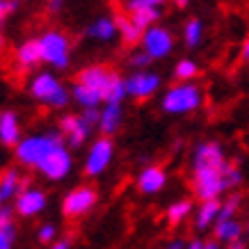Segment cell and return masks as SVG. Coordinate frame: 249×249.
<instances>
[{
  "label": "cell",
  "mask_w": 249,
  "mask_h": 249,
  "mask_svg": "<svg viewBox=\"0 0 249 249\" xmlns=\"http://www.w3.org/2000/svg\"><path fill=\"white\" fill-rule=\"evenodd\" d=\"M25 188L21 181V176L16 169H5L0 174V206L9 204L12 199H16V195Z\"/></svg>",
  "instance_id": "obj_18"
},
{
  "label": "cell",
  "mask_w": 249,
  "mask_h": 249,
  "mask_svg": "<svg viewBox=\"0 0 249 249\" xmlns=\"http://www.w3.org/2000/svg\"><path fill=\"white\" fill-rule=\"evenodd\" d=\"M71 96L83 107H91L101 106L106 101H124V96L128 94H126V80L112 67L91 64L78 71Z\"/></svg>",
  "instance_id": "obj_2"
},
{
  "label": "cell",
  "mask_w": 249,
  "mask_h": 249,
  "mask_svg": "<svg viewBox=\"0 0 249 249\" xmlns=\"http://www.w3.org/2000/svg\"><path fill=\"white\" fill-rule=\"evenodd\" d=\"M117 35H119L117 18H110V16L96 18V21L91 23V25H87V30H85V37L94 39V41H112Z\"/></svg>",
  "instance_id": "obj_17"
},
{
  "label": "cell",
  "mask_w": 249,
  "mask_h": 249,
  "mask_svg": "<svg viewBox=\"0 0 249 249\" xmlns=\"http://www.w3.org/2000/svg\"><path fill=\"white\" fill-rule=\"evenodd\" d=\"M114 158V144L110 140V135H103L94 140L89 146V151H87V158H85V174L87 176H98V174H103L110 167Z\"/></svg>",
  "instance_id": "obj_9"
},
{
  "label": "cell",
  "mask_w": 249,
  "mask_h": 249,
  "mask_svg": "<svg viewBox=\"0 0 249 249\" xmlns=\"http://www.w3.org/2000/svg\"><path fill=\"white\" fill-rule=\"evenodd\" d=\"M55 238H57V231H55L53 224H41L37 231V240L41 242V245H53Z\"/></svg>",
  "instance_id": "obj_30"
},
{
  "label": "cell",
  "mask_w": 249,
  "mask_h": 249,
  "mask_svg": "<svg viewBox=\"0 0 249 249\" xmlns=\"http://www.w3.org/2000/svg\"><path fill=\"white\" fill-rule=\"evenodd\" d=\"M190 213H192V201L190 199H181V201H176V204H172L167 208V222L172 227H178Z\"/></svg>",
  "instance_id": "obj_24"
},
{
  "label": "cell",
  "mask_w": 249,
  "mask_h": 249,
  "mask_svg": "<svg viewBox=\"0 0 249 249\" xmlns=\"http://www.w3.org/2000/svg\"><path fill=\"white\" fill-rule=\"evenodd\" d=\"M16 2H21V0H16Z\"/></svg>",
  "instance_id": "obj_42"
},
{
  "label": "cell",
  "mask_w": 249,
  "mask_h": 249,
  "mask_svg": "<svg viewBox=\"0 0 249 249\" xmlns=\"http://www.w3.org/2000/svg\"><path fill=\"white\" fill-rule=\"evenodd\" d=\"M242 57H245V60L249 62V39L245 41V46H242Z\"/></svg>",
  "instance_id": "obj_39"
},
{
  "label": "cell",
  "mask_w": 249,
  "mask_h": 249,
  "mask_svg": "<svg viewBox=\"0 0 249 249\" xmlns=\"http://www.w3.org/2000/svg\"><path fill=\"white\" fill-rule=\"evenodd\" d=\"M53 249H67V247H71V240H67V238H62V240H55L53 245H51Z\"/></svg>",
  "instance_id": "obj_36"
},
{
  "label": "cell",
  "mask_w": 249,
  "mask_h": 249,
  "mask_svg": "<svg viewBox=\"0 0 249 249\" xmlns=\"http://www.w3.org/2000/svg\"><path fill=\"white\" fill-rule=\"evenodd\" d=\"M2 48H5V37L0 35V51H2Z\"/></svg>",
  "instance_id": "obj_41"
},
{
  "label": "cell",
  "mask_w": 249,
  "mask_h": 249,
  "mask_svg": "<svg viewBox=\"0 0 249 249\" xmlns=\"http://www.w3.org/2000/svg\"><path fill=\"white\" fill-rule=\"evenodd\" d=\"M201 37H204V23L199 18H190L183 28V39H185V46L188 48H196L201 44Z\"/></svg>",
  "instance_id": "obj_23"
},
{
  "label": "cell",
  "mask_w": 249,
  "mask_h": 249,
  "mask_svg": "<svg viewBox=\"0 0 249 249\" xmlns=\"http://www.w3.org/2000/svg\"><path fill=\"white\" fill-rule=\"evenodd\" d=\"M219 199H206L201 201V206L196 208V217H195V227L199 231H206L208 227H213L215 222H217V215H219Z\"/></svg>",
  "instance_id": "obj_20"
},
{
  "label": "cell",
  "mask_w": 249,
  "mask_h": 249,
  "mask_svg": "<svg viewBox=\"0 0 249 249\" xmlns=\"http://www.w3.org/2000/svg\"><path fill=\"white\" fill-rule=\"evenodd\" d=\"M16 242V229L14 224L0 227V249H12Z\"/></svg>",
  "instance_id": "obj_28"
},
{
  "label": "cell",
  "mask_w": 249,
  "mask_h": 249,
  "mask_svg": "<svg viewBox=\"0 0 249 249\" xmlns=\"http://www.w3.org/2000/svg\"><path fill=\"white\" fill-rule=\"evenodd\" d=\"M227 162L224 151L217 142H201L196 144L192 156V190L199 201L206 199H219V195L229 190Z\"/></svg>",
  "instance_id": "obj_1"
},
{
  "label": "cell",
  "mask_w": 249,
  "mask_h": 249,
  "mask_svg": "<svg viewBox=\"0 0 249 249\" xmlns=\"http://www.w3.org/2000/svg\"><path fill=\"white\" fill-rule=\"evenodd\" d=\"M247 231H249V227H247Z\"/></svg>",
  "instance_id": "obj_43"
},
{
  "label": "cell",
  "mask_w": 249,
  "mask_h": 249,
  "mask_svg": "<svg viewBox=\"0 0 249 249\" xmlns=\"http://www.w3.org/2000/svg\"><path fill=\"white\" fill-rule=\"evenodd\" d=\"M238 206H240V195L229 196L227 201L222 204V208H219L217 222H222V219H231V217H233V215H235V211H238Z\"/></svg>",
  "instance_id": "obj_27"
},
{
  "label": "cell",
  "mask_w": 249,
  "mask_h": 249,
  "mask_svg": "<svg viewBox=\"0 0 249 249\" xmlns=\"http://www.w3.org/2000/svg\"><path fill=\"white\" fill-rule=\"evenodd\" d=\"M165 0H124V9L126 12H135V9H142V7H162Z\"/></svg>",
  "instance_id": "obj_29"
},
{
  "label": "cell",
  "mask_w": 249,
  "mask_h": 249,
  "mask_svg": "<svg viewBox=\"0 0 249 249\" xmlns=\"http://www.w3.org/2000/svg\"><path fill=\"white\" fill-rule=\"evenodd\" d=\"M130 18L142 28V30H146V28H151L153 23L160 18V7H142V9H135V12H130Z\"/></svg>",
  "instance_id": "obj_25"
},
{
  "label": "cell",
  "mask_w": 249,
  "mask_h": 249,
  "mask_svg": "<svg viewBox=\"0 0 249 249\" xmlns=\"http://www.w3.org/2000/svg\"><path fill=\"white\" fill-rule=\"evenodd\" d=\"M199 76V67H196L195 60H178L176 67H174V78L176 80H192V78Z\"/></svg>",
  "instance_id": "obj_26"
},
{
  "label": "cell",
  "mask_w": 249,
  "mask_h": 249,
  "mask_svg": "<svg viewBox=\"0 0 249 249\" xmlns=\"http://www.w3.org/2000/svg\"><path fill=\"white\" fill-rule=\"evenodd\" d=\"M135 185L142 195H158L160 190H165L167 185V172L162 167H156V165L146 167V169L140 172Z\"/></svg>",
  "instance_id": "obj_15"
},
{
  "label": "cell",
  "mask_w": 249,
  "mask_h": 249,
  "mask_svg": "<svg viewBox=\"0 0 249 249\" xmlns=\"http://www.w3.org/2000/svg\"><path fill=\"white\" fill-rule=\"evenodd\" d=\"M16 9V0H0V23Z\"/></svg>",
  "instance_id": "obj_34"
},
{
  "label": "cell",
  "mask_w": 249,
  "mask_h": 249,
  "mask_svg": "<svg viewBox=\"0 0 249 249\" xmlns=\"http://www.w3.org/2000/svg\"><path fill=\"white\" fill-rule=\"evenodd\" d=\"M167 247H169V249H183V247H188V245H185L183 240H172Z\"/></svg>",
  "instance_id": "obj_38"
},
{
  "label": "cell",
  "mask_w": 249,
  "mask_h": 249,
  "mask_svg": "<svg viewBox=\"0 0 249 249\" xmlns=\"http://www.w3.org/2000/svg\"><path fill=\"white\" fill-rule=\"evenodd\" d=\"M62 2H64V0H46V7H48V12H60Z\"/></svg>",
  "instance_id": "obj_35"
},
{
  "label": "cell",
  "mask_w": 249,
  "mask_h": 249,
  "mask_svg": "<svg viewBox=\"0 0 249 249\" xmlns=\"http://www.w3.org/2000/svg\"><path fill=\"white\" fill-rule=\"evenodd\" d=\"M160 89V76L146 69H140L126 78V94L135 101H146Z\"/></svg>",
  "instance_id": "obj_11"
},
{
  "label": "cell",
  "mask_w": 249,
  "mask_h": 249,
  "mask_svg": "<svg viewBox=\"0 0 249 249\" xmlns=\"http://www.w3.org/2000/svg\"><path fill=\"white\" fill-rule=\"evenodd\" d=\"M188 247L190 249H206V240H192Z\"/></svg>",
  "instance_id": "obj_37"
},
{
  "label": "cell",
  "mask_w": 249,
  "mask_h": 249,
  "mask_svg": "<svg viewBox=\"0 0 249 249\" xmlns=\"http://www.w3.org/2000/svg\"><path fill=\"white\" fill-rule=\"evenodd\" d=\"M204 103V91L201 87L190 80H183V83L174 85L165 91V96L160 101V107L162 112L167 114H190L199 110Z\"/></svg>",
  "instance_id": "obj_4"
},
{
  "label": "cell",
  "mask_w": 249,
  "mask_h": 249,
  "mask_svg": "<svg viewBox=\"0 0 249 249\" xmlns=\"http://www.w3.org/2000/svg\"><path fill=\"white\" fill-rule=\"evenodd\" d=\"M14 213H16V208H12V206H7V204L0 206V227L14 224Z\"/></svg>",
  "instance_id": "obj_31"
},
{
  "label": "cell",
  "mask_w": 249,
  "mask_h": 249,
  "mask_svg": "<svg viewBox=\"0 0 249 249\" xmlns=\"http://www.w3.org/2000/svg\"><path fill=\"white\" fill-rule=\"evenodd\" d=\"M71 167H73V158L69 153L67 144H60L55 151L48 153V158L37 167V172L44 174L48 181H64L71 174Z\"/></svg>",
  "instance_id": "obj_10"
},
{
  "label": "cell",
  "mask_w": 249,
  "mask_h": 249,
  "mask_svg": "<svg viewBox=\"0 0 249 249\" xmlns=\"http://www.w3.org/2000/svg\"><path fill=\"white\" fill-rule=\"evenodd\" d=\"M190 2H192V0H174V5H176V7H188Z\"/></svg>",
  "instance_id": "obj_40"
},
{
  "label": "cell",
  "mask_w": 249,
  "mask_h": 249,
  "mask_svg": "<svg viewBox=\"0 0 249 249\" xmlns=\"http://www.w3.org/2000/svg\"><path fill=\"white\" fill-rule=\"evenodd\" d=\"M151 57L144 53V51H140V53H135V55H130V64H135V67H140V69H144V67H149L151 64Z\"/></svg>",
  "instance_id": "obj_33"
},
{
  "label": "cell",
  "mask_w": 249,
  "mask_h": 249,
  "mask_svg": "<svg viewBox=\"0 0 249 249\" xmlns=\"http://www.w3.org/2000/svg\"><path fill=\"white\" fill-rule=\"evenodd\" d=\"M16 62L21 69H32L41 64V48H39V39H28L18 46L16 51Z\"/></svg>",
  "instance_id": "obj_19"
},
{
  "label": "cell",
  "mask_w": 249,
  "mask_h": 249,
  "mask_svg": "<svg viewBox=\"0 0 249 249\" xmlns=\"http://www.w3.org/2000/svg\"><path fill=\"white\" fill-rule=\"evenodd\" d=\"M174 35L167 28H160V25H151L142 32V39H140V46L142 51L151 60H165L169 57L174 51Z\"/></svg>",
  "instance_id": "obj_7"
},
{
  "label": "cell",
  "mask_w": 249,
  "mask_h": 249,
  "mask_svg": "<svg viewBox=\"0 0 249 249\" xmlns=\"http://www.w3.org/2000/svg\"><path fill=\"white\" fill-rule=\"evenodd\" d=\"M91 128L94 126L85 119L83 114H69V117H62L60 121V133L64 135V140H67L71 149H80L87 142Z\"/></svg>",
  "instance_id": "obj_12"
},
{
  "label": "cell",
  "mask_w": 249,
  "mask_h": 249,
  "mask_svg": "<svg viewBox=\"0 0 249 249\" xmlns=\"http://www.w3.org/2000/svg\"><path fill=\"white\" fill-rule=\"evenodd\" d=\"M18 142H21V121H18V114L12 112V110L0 112V144L14 149Z\"/></svg>",
  "instance_id": "obj_16"
},
{
  "label": "cell",
  "mask_w": 249,
  "mask_h": 249,
  "mask_svg": "<svg viewBox=\"0 0 249 249\" xmlns=\"http://www.w3.org/2000/svg\"><path fill=\"white\" fill-rule=\"evenodd\" d=\"M41 62L53 69H67L71 64V39L62 30H48L39 37Z\"/></svg>",
  "instance_id": "obj_6"
},
{
  "label": "cell",
  "mask_w": 249,
  "mask_h": 249,
  "mask_svg": "<svg viewBox=\"0 0 249 249\" xmlns=\"http://www.w3.org/2000/svg\"><path fill=\"white\" fill-rule=\"evenodd\" d=\"M227 181H229V188H238L242 183V174H240V169L235 165H229V169H227Z\"/></svg>",
  "instance_id": "obj_32"
},
{
  "label": "cell",
  "mask_w": 249,
  "mask_h": 249,
  "mask_svg": "<svg viewBox=\"0 0 249 249\" xmlns=\"http://www.w3.org/2000/svg\"><path fill=\"white\" fill-rule=\"evenodd\" d=\"M117 18V28H119V35H121V39L126 41V44H140V39H142V28L137 25L130 16H121V14H117L114 16Z\"/></svg>",
  "instance_id": "obj_22"
},
{
  "label": "cell",
  "mask_w": 249,
  "mask_h": 249,
  "mask_svg": "<svg viewBox=\"0 0 249 249\" xmlns=\"http://www.w3.org/2000/svg\"><path fill=\"white\" fill-rule=\"evenodd\" d=\"M242 235V224L240 222H235L233 217L231 219H222V222H215V238L219 242H235L240 240Z\"/></svg>",
  "instance_id": "obj_21"
},
{
  "label": "cell",
  "mask_w": 249,
  "mask_h": 249,
  "mask_svg": "<svg viewBox=\"0 0 249 249\" xmlns=\"http://www.w3.org/2000/svg\"><path fill=\"white\" fill-rule=\"evenodd\" d=\"M30 94L35 96V101H39V103H44V106H48V107H57V110H60V107H67L69 101L73 98L69 94L67 87H64L53 73H48V71L37 73V76L32 78Z\"/></svg>",
  "instance_id": "obj_5"
},
{
  "label": "cell",
  "mask_w": 249,
  "mask_h": 249,
  "mask_svg": "<svg viewBox=\"0 0 249 249\" xmlns=\"http://www.w3.org/2000/svg\"><path fill=\"white\" fill-rule=\"evenodd\" d=\"M96 201H98L96 190L89 188V185H78L62 199V215L67 219L85 217L96 206Z\"/></svg>",
  "instance_id": "obj_8"
},
{
  "label": "cell",
  "mask_w": 249,
  "mask_h": 249,
  "mask_svg": "<svg viewBox=\"0 0 249 249\" xmlns=\"http://www.w3.org/2000/svg\"><path fill=\"white\" fill-rule=\"evenodd\" d=\"M46 204H48V199L39 188H23L16 195L14 208L16 215H21V217H37L39 213L46 211Z\"/></svg>",
  "instance_id": "obj_13"
},
{
  "label": "cell",
  "mask_w": 249,
  "mask_h": 249,
  "mask_svg": "<svg viewBox=\"0 0 249 249\" xmlns=\"http://www.w3.org/2000/svg\"><path fill=\"white\" fill-rule=\"evenodd\" d=\"M60 144H67L62 133H39V135L21 137V142L14 146V156L18 165L28 167V169H37L48 153L55 151Z\"/></svg>",
  "instance_id": "obj_3"
},
{
  "label": "cell",
  "mask_w": 249,
  "mask_h": 249,
  "mask_svg": "<svg viewBox=\"0 0 249 249\" xmlns=\"http://www.w3.org/2000/svg\"><path fill=\"white\" fill-rule=\"evenodd\" d=\"M121 121H124V101H106L101 107L98 130L103 135H114L121 128Z\"/></svg>",
  "instance_id": "obj_14"
}]
</instances>
